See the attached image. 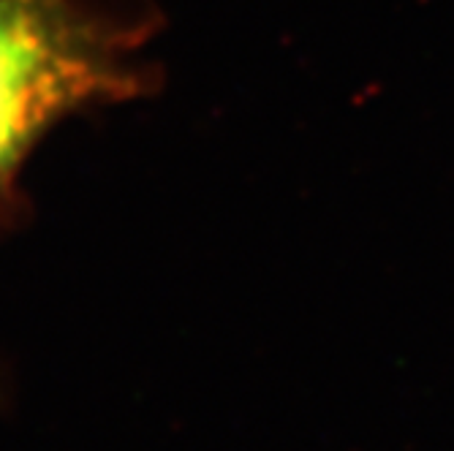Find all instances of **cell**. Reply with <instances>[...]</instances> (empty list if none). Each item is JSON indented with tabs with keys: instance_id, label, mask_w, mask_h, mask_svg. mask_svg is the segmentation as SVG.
I'll return each instance as SVG.
<instances>
[{
	"instance_id": "6da1fadb",
	"label": "cell",
	"mask_w": 454,
	"mask_h": 451,
	"mask_svg": "<svg viewBox=\"0 0 454 451\" xmlns=\"http://www.w3.org/2000/svg\"><path fill=\"white\" fill-rule=\"evenodd\" d=\"M120 55L76 0H0V175L60 114L126 93Z\"/></svg>"
}]
</instances>
